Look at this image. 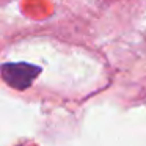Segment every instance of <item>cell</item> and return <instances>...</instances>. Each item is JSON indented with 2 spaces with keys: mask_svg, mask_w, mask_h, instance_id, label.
Instances as JSON below:
<instances>
[{
  "mask_svg": "<svg viewBox=\"0 0 146 146\" xmlns=\"http://www.w3.org/2000/svg\"><path fill=\"white\" fill-rule=\"evenodd\" d=\"M3 80L16 90H25L39 76L41 68L30 63H5L0 66Z\"/></svg>",
  "mask_w": 146,
  "mask_h": 146,
  "instance_id": "1",
  "label": "cell"
}]
</instances>
